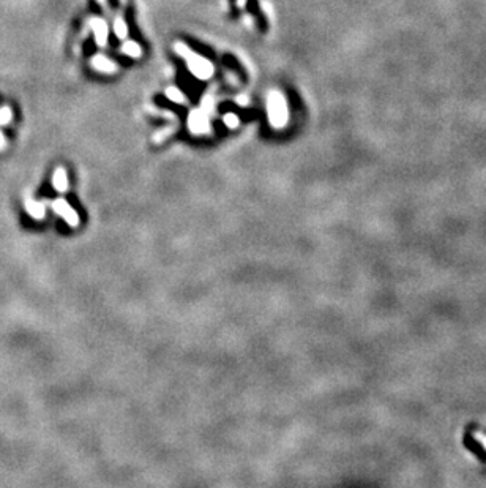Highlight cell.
<instances>
[{"instance_id":"obj_1","label":"cell","mask_w":486,"mask_h":488,"mask_svg":"<svg viewBox=\"0 0 486 488\" xmlns=\"http://www.w3.org/2000/svg\"><path fill=\"white\" fill-rule=\"evenodd\" d=\"M174 49H175V52L178 54V56H182L185 59L190 71L198 79L205 81V79H210L213 76V65L210 63V60L201 57L199 54L191 51V48H188L185 43L177 42L174 45Z\"/></svg>"},{"instance_id":"obj_2","label":"cell","mask_w":486,"mask_h":488,"mask_svg":"<svg viewBox=\"0 0 486 488\" xmlns=\"http://www.w3.org/2000/svg\"><path fill=\"white\" fill-rule=\"evenodd\" d=\"M267 116L270 120V125L273 128H283L287 124L289 111H287V103L281 92L272 90L267 98Z\"/></svg>"},{"instance_id":"obj_3","label":"cell","mask_w":486,"mask_h":488,"mask_svg":"<svg viewBox=\"0 0 486 488\" xmlns=\"http://www.w3.org/2000/svg\"><path fill=\"white\" fill-rule=\"evenodd\" d=\"M188 128L194 134H207L210 133L208 117L202 109H193L188 116Z\"/></svg>"},{"instance_id":"obj_4","label":"cell","mask_w":486,"mask_h":488,"mask_svg":"<svg viewBox=\"0 0 486 488\" xmlns=\"http://www.w3.org/2000/svg\"><path fill=\"white\" fill-rule=\"evenodd\" d=\"M51 206H52L54 212L57 213L59 216H62V218H63L69 226H71V228L79 226V215H78V212H74V209L69 206L65 199H62V198L55 199Z\"/></svg>"},{"instance_id":"obj_5","label":"cell","mask_w":486,"mask_h":488,"mask_svg":"<svg viewBox=\"0 0 486 488\" xmlns=\"http://www.w3.org/2000/svg\"><path fill=\"white\" fill-rule=\"evenodd\" d=\"M90 25H92V29H93V33H95V42L98 46L104 48L107 45V25L103 19L100 18H92L90 19Z\"/></svg>"},{"instance_id":"obj_6","label":"cell","mask_w":486,"mask_h":488,"mask_svg":"<svg viewBox=\"0 0 486 488\" xmlns=\"http://www.w3.org/2000/svg\"><path fill=\"white\" fill-rule=\"evenodd\" d=\"M24 207H25V212L35 220H43L46 216V207L43 202H38L30 196H27L24 199Z\"/></svg>"},{"instance_id":"obj_7","label":"cell","mask_w":486,"mask_h":488,"mask_svg":"<svg viewBox=\"0 0 486 488\" xmlns=\"http://www.w3.org/2000/svg\"><path fill=\"white\" fill-rule=\"evenodd\" d=\"M92 66L100 73H106V74H113L114 71H117V65L113 60H109L107 57L101 56V54H96V56L92 57Z\"/></svg>"},{"instance_id":"obj_8","label":"cell","mask_w":486,"mask_h":488,"mask_svg":"<svg viewBox=\"0 0 486 488\" xmlns=\"http://www.w3.org/2000/svg\"><path fill=\"white\" fill-rule=\"evenodd\" d=\"M52 185L59 193H65L68 190V175L65 168H57L52 175Z\"/></svg>"},{"instance_id":"obj_9","label":"cell","mask_w":486,"mask_h":488,"mask_svg":"<svg viewBox=\"0 0 486 488\" xmlns=\"http://www.w3.org/2000/svg\"><path fill=\"white\" fill-rule=\"evenodd\" d=\"M122 52L125 54V56L131 57V59H137V57L142 56V48L139 46L136 42H127V43H123V46H122Z\"/></svg>"},{"instance_id":"obj_10","label":"cell","mask_w":486,"mask_h":488,"mask_svg":"<svg viewBox=\"0 0 486 488\" xmlns=\"http://www.w3.org/2000/svg\"><path fill=\"white\" fill-rule=\"evenodd\" d=\"M166 97H168L171 101L178 103V104H185L186 103V97L183 95V92L178 90L177 87H168V89H166Z\"/></svg>"},{"instance_id":"obj_11","label":"cell","mask_w":486,"mask_h":488,"mask_svg":"<svg viewBox=\"0 0 486 488\" xmlns=\"http://www.w3.org/2000/svg\"><path fill=\"white\" fill-rule=\"evenodd\" d=\"M114 32H116L117 38H120V40L127 38V35H128V27H127V24H125V21H123L122 18H117V19L114 21Z\"/></svg>"},{"instance_id":"obj_12","label":"cell","mask_w":486,"mask_h":488,"mask_svg":"<svg viewBox=\"0 0 486 488\" xmlns=\"http://www.w3.org/2000/svg\"><path fill=\"white\" fill-rule=\"evenodd\" d=\"M13 119V111L10 106H2L0 107V127L8 125Z\"/></svg>"},{"instance_id":"obj_13","label":"cell","mask_w":486,"mask_h":488,"mask_svg":"<svg viewBox=\"0 0 486 488\" xmlns=\"http://www.w3.org/2000/svg\"><path fill=\"white\" fill-rule=\"evenodd\" d=\"M174 131H175V125H171V127H168V128H163V130H160L158 133H155L154 141L160 144V142H163L164 139H168Z\"/></svg>"},{"instance_id":"obj_14","label":"cell","mask_w":486,"mask_h":488,"mask_svg":"<svg viewBox=\"0 0 486 488\" xmlns=\"http://www.w3.org/2000/svg\"><path fill=\"white\" fill-rule=\"evenodd\" d=\"M223 122H225V125L228 127V128H237L239 127V124H240V120H239V117L237 116H235V114H232V112H229V114H226L225 117H223Z\"/></svg>"},{"instance_id":"obj_15","label":"cell","mask_w":486,"mask_h":488,"mask_svg":"<svg viewBox=\"0 0 486 488\" xmlns=\"http://www.w3.org/2000/svg\"><path fill=\"white\" fill-rule=\"evenodd\" d=\"M213 109H215L213 98H212V97H205V98L202 100V111H204L205 114H212Z\"/></svg>"},{"instance_id":"obj_16","label":"cell","mask_w":486,"mask_h":488,"mask_svg":"<svg viewBox=\"0 0 486 488\" xmlns=\"http://www.w3.org/2000/svg\"><path fill=\"white\" fill-rule=\"evenodd\" d=\"M474 438L486 449V435H483V433H480V431H475V433H474Z\"/></svg>"},{"instance_id":"obj_17","label":"cell","mask_w":486,"mask_h":488,"mask_svg":"<svg viewBox=\"0 0 486 488\" xmlns=\"http://www.w3.org/2000/svg\"><path fill=\"white\" fill-rule=\"evenodd\" d=\"M7 136L4 134V131L0 130V151H5V147H7Z\"/></svg>"},{"instance_id":"obj_18","label":"cell","mask_w":486,"mask_h":488,"mask_svg":"<svg viewBox=\"0 0 486 488\" xmlns=\"http://www.w3.org/2000/svg\"><path fill=\"white\" fill-rule=\"evenodd\" d=\"M96 2H98L100 5H106V4H107V0H96Z\"/></svg>"},{"instance_id":"obj_19","label":"cell","mask_w":486,"mask_h":488,"mask_svg":"<svg viewBox=\"0 0 486 488\" xmlns=\"http://www.w3.org/2000/svg\"><path fill=\"white\" fill-rule=\"evenodd\" d=\"M120 2H122V4H125V2H127V0H120Z\"/></svg>"}]
</instances>
